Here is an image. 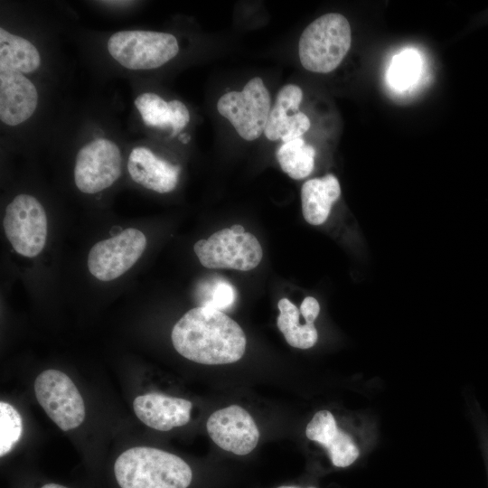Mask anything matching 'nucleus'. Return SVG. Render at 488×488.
<instances>
[{"instance_id":"obj_1","label":"nucleus","mask_w":488,"mask_h":488,"mask_svg":"<svg viewBox=\"0 0 488 488\" xmlns=\"http://www.w3.org/2000/svg\"><path fill=\"white\" fill-rule=\"evenodd\" d=\"M171 339L182 356L206 365L236 362L244 355L247 343L238 323L221 310L202 305L180 318Z\"/></svg>"},{"instance_id":"obj_2","label":"nucleus","mask_w":488,"mask_h":488,"mask_svg":"<svg viewBox=\"0 0 488 488\" xmlns=\"http://www.w3.org/2000/svg\"><path fill=\"white\" fill-rule=\"evenodd\" d=\"M114 474L121 488H187L192 478L191 467L181 457L147 446L119 455Z\"/></svg>"},{"instance_id":"obj_3","label":"nucleus","mask_w":488,"mask_h":488,"mask_svg":"<svg viewBox=\"0 0 488 488\" xmlns=\"http://www.w3.org/2000/svg\"><path fill=\"white\" fill-rule=\"evenodd\" d=\"M351 43L347 18L338 13L324 14L308 24L300 36V62L309 71L329 73L343 61Z\"/></svg>"},{"instance_id":"obj_4","label":"nucleus","mask_w":488,"mask_h":488,"mask_svg":"<svg viewBox=\"0 0 488 488\" xmlns=\"http://www.w3.org/2000/svg\"><path fill=\"white\" fill-rule=\"evenodd\" d=\"M107 47L120 65L135 70L159 68L179 52L173 34L142 30L117 32L109 37Z\"/></svg>"},{"instance_id":"obj_5","label":"nucleus","mask_w":488,"mask_h":488,"mask_svg":"<svg viewBox=\"0 0 488 488\" xmlns=\"http://www.w3.org/2000/svg\"><path fill=\"white\" fill-rule=\"evenodd\" d=\"M217 109L243 139L252 141L264 133L271 109L270 94L262 79L255 77L241 91L222 95Z\"/></svg>"},{"instance_id":"obj_6","label":"nucleus","mask_w":488,"mask_h":488,"mask_svg":"<svg viewBox=\"0 0 488 488\" xmlns=\"http://www.w3.org/2000/svg\"><path fill=\"white\" fill-rule=\"evenodd\" d=\"M193 250L207 268L248 271L258 267L263 257L262 248L253 234L235 233L230 228L216 231L208 239L198 240Z\"/></svg>"},{"instance_id":"obj_7","label":"nucleus","mask_w":488,"mask_h":488,"mask_svg":"<svg viewBox=\"0 0 488 488\" xmlns=\"http://www.w3.org/2000/svg\"><path fill=\"white\" fill-rule=\"evenodd\" d=\"M6 238L20 255L33 258L43 249L47 239V216L33 196L21 193L6 206L3 221Z\"/></svg>"},{"instance_id":"obj_8","label":"nucleus","mask_w":488,"mask_h":488,"mask_svg":"<svg viewBox=\"0 0 488 488\" xmlns=\"http://www.w3.org/2000/svg\"><path fill=\"white\" fill-rule=\"evenodd\" d=\"M34 393L45 413L61 430H71L83 422V399L62 371L50 369L40 373L34 380Z\"/></svg>"},{"instance_id":"obj_9","label":"nucleus","mask_w":488,"mask_h":488,"mask_svg":"<svg viewBox=\"0 0 488 488\" xmlns=\"http://www.w3.org/2000/svg\"><path fill=\"white\" fill-rule=\"evenodd\" d=\"M122 156L113 141L99 137L78 152L74 166V182L84 193H96L110 187L121 174Z\"/></svg>"},{"instance_id":"obj_10","label":"nucleus","mask_w":488,"mask_h":488,"mask_svg":"<svg viewBox=\"0 0 488 488\" xmlns=\"http://www.w3.org/2000/svg\"><path fill=\"white\" fill-rule=\"evenodd\" d=\"M145 247L146 238L142 231L126 229L114 237L97 242L90 249L88 268L100 281L114 280L134 266Z\"/></svg>"},{"instance_id":"obj_11","label":"nucleus","mask_w":488,"mask_h":488,"mask_svg":"<svg viewBox=\"0 0 488 488\" xmlns=\"http://www.w3.org/2000/svg\"><path fill=\"white\" fill-rule=\"evenodd\" d=\"M206 428L218 446L238 455L250 453L259 439L253 418L239 405L214 411L207 420Z\"/></svg>"},{"instance_id":"obj_12","label":"nucleus","mask_w":488,"mask_h":488,"mask_svg":"<svg viewBox=\"0 0 488 488\" xmlns=\"http://www.w3.org/2000/svg\"><path fill=\"white\" fill-rule=\"evenodd\" d=\"M302 99L303 91L296 85L287 84L278 90L264 129L267 139L287 143L300 138L310 128L308 117L299 111Z\"/></svg>"},{"instance_id":"obj_13","label":"nucleus","mask_w":488,"mask_h":488,"mask_svg":"<svg viewBox=\"0 0 488 488\" xmlns=\"http://www.w3.org/2000/svg\"><path fill=\"white\" fill-rule=\"evenodd\" d=\"M35 85L23 73L0 68V119L11 127L29 119L38 105Z\"/></svg>"},{"instance_id":"obj_14","label":"nucleus","mask_w":488,"mask_h":488,"mask_svg":"<svg viewBox=\"0 0 488 488\" xmlns=\"http://www.w3.org/2000/svg\"><path fill=\"white\" fill-rule=\"evenodd\" d=\"M192 403L187 399L151 392L137 396L133 401L136 416L146 426L159 431H169L186 425Z\"/></svg>"},{"instance_id":"obj_15","label":"nucleus","mask_w":488,"mask_h":488,"mask_svg":"<svg viewBox=\"0 0 488 488\" xmlns=\"http://www.w3.org/2000/svg\"><path fill=\"white\" fill-rule=\"evenodd\" d=\"M127 170L134 182L159 193L172 192L177 185L181 172L179 165L158 157L145 146L132 149Z\"/></svg>"},{"instance_id":"obj_16","label":"nucleus","mask_w":488,"mask_h":488,"mask_svg":"<svg viewBox=\"0 0 488 488\" xmlns=\"http://www.w3.org/2000/svg\"><path fill=\"white\" fill-rule=\"evenodd\" d=\"M305 435L310 440L325 447L334 466H349L359 456L357 446L348 434L337 427L334 417L328 410L314 414L306 426Z\"/></svg>"},{"instance_id":"obj_17","label":"nucleus","mask_w":488,"mask_h":488,"mask_svg":"<svg viewBox=\"0 0 488 488\" xmlns=\"http://www.w3.org/2000/svg\"><path fill=\"white\" fill-rule=\"evenodd\" d=\"M341 195L337 178L331 174L322 178L306 181L301 190L302 211L305 220L312 225L324 223Z\"/></svg>"},{"instance_id":"obj_18","label":"nucleus","mask_w":488,"mask_h":488,"mask_svg":"<svg viewBox=\"0 0 488 488\" xmlns=\"http://www.w3.org/2000/svg\"><path fill=\"white\" fill-rule=\"evenodd\" d=\"M41 66L37 48L28 40L0 28V68L32 73Z\"/></svg>"},{"instance_id":"obj_19","label":"nucleus","mask_w":488,"mask_h":488,"mask_svg":"<svg viewBox=\"0 0 488 488\" xmlns=\"http://www.w3.org/2000/svg\"><path fill=\"white\" fill-rule=\"evenodd\" d=\"M277 306L279 315L277 324L287 343L299 349L313 347L318 339L317 330L314 324L305 322V324H300V310L287 298L280 299Z\"/></svg>"},{"instance_id":"obj_20","label":"nucleus","mask_w":488,"mask_h":488,"mask_svg":"<svg viewBox=\"0 0 488 488\" xmlns=\"http://www.w3.org/2000/svg\"><path fill=\"white\" fill-rule=\"evenodd\" d=\"M276 156L284 173L295 180L307 177L314 166V148L300 137L283 143Z\"/></svg>"},{"instance_id":"obj_21","label":"nucleus","mask_w":488,"mask_h":488,"mask_svg":"<svg viewBox=\"0 0 488 488\" xmlns=\"http://www.w3.org/2000/svg\"><path fill=\"white\" fill-rule=\"evenodd\" d=\"M144 123L152 127H171L172 113L168 102L153 92H145L135 99Z\"/></svg>"},{"instance_id":"obj_22","label":"nucleus","mask_w":488,"mask_h":488,"mask_svg":"<svg viewBox=\"0 0 488 488\" xmlns=\"http://www.w3.org/2000/svg\"><path fill=\"white\" fill-rule=\"evenodd\" d=\"M23 421L19 412L10 404L0 402V456L5 455L19 441Z\"/></svg>"},{"instance_id":"obj_23","label":"nucleus","mask_w":488,"mask_h":488,"mask_svg":"<svg viewBox=\"0 0 488 488\" xmlns=\"http://www.w3.org/2000/svg\"><path fill=\"white\" fill-rule=\"evenodd\" d=\"M419 71V58L413 51H405L395 56L391 64L389 80L398 89L408 88L417 78Z\"/></svg>"},{"instance_id":"obj_24","label":"nucleus","mask_w":488,"mask_h":488,"mask_svg":"<svg viewBox=\"0 0 488 488\" xmlns=\"http://www.w3.org/2000/svg\"><path fill=\"white\" fill-rule=\"evenodd\" d=\"M235 299L236 290L234 286L225 280H220L213 286L210 298L202 304V306H209L221 311L231 306Z\"/></svg>"},{"instance_id":"obj_25","label":"nucleus","mask_w":488,"mask_h":488,"mask_svg":"<svg viewBox=\"0 0 488 488\" xmlns=\"http://www.w3.org/2000/svg\"><path fill=\"white\" fill-rule=\"evenodd\" d=\"M168 104L172 113V136H174L179 134L190 121V113L186 106L180 100L173 99L169 101Z\"/></svg>"},{"instance_id":"obj_26","label":"nucleus","mask_w":488,"mask_h":488,"mask_svg":"<svg viewBox=\"0 0 488 488\" xmlns=\"http://www.w3.org/2000/svg\"><path fill=\"white\" fill-rule=\"evenodd\" d=\"M299 310L306 323L314 324L319 314L320 305L314 297L306 296L303 300Z\"/></svg>"},{"instance_id":"obj_27","label":"nucleus","mask_w":488,"mask_h":488,"mask_svg":"<svg viewBox=\"0 0 488 488\" xmlns=\"http://www.w3.org/2000/svg\"><path fill=\"white\" fill-rule=\"evenodd\" d=\"M230 230L235 233L242 234L245 232V229L241 225H233L230 227Z\"/></svg>"},{"instance_id":"obj_28","label":"nucleus","mask_w":488,"mask_h":488,"mask_svg":"<svg viewBox=\"0 0 488 488\" xmlns=\"http://www.w3.org/2000/svg\"><path fill=\"white\" fill-rule=\"evenodd\" d=\"M42 488H67V487L58 484V483H47V484H44Z\"/></svg>"},{"instance_id":"obj_29","label":"nucleus","mask_w":488,"mask_h":488,"mask_svg":"<svg viewBox=\"0 0 488 488\" xmlns=\"http://www.w3.org/2000/svg\"><path fill=\"white\" fill-rule=\"evenodd\" d=\"M277 488H300L298 486H292V485H282ZM307 488H315V487H307Z\"/></svg>"}]
</instances>
